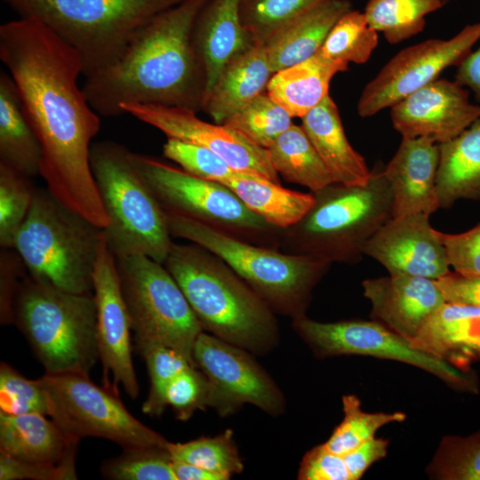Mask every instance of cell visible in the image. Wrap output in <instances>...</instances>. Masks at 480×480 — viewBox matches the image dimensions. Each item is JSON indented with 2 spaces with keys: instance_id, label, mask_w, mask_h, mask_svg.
I'll return each mask as SVG.
<instances>
[{
  "instance_id": "6da1fadb",
  "label": "cell",
  "mask_w": 480,
  "mask_h": 480,
  "mask_svg": "<svg viewBox=\"0 0 480 480\" xmlns=\"http://www.w3.org/2000/svg\"><path fill=\"white\" fill-rule=\"evenodd\" d=\"M0 59L42 148L39 175L61 204L104 229L108 218L90 164L100 127L77 80V52L35 18L0 26Z\"/></svg>"
},
{
  "instance_id": "7a4b0ae2",
  "label": "cell",
  "mask_w": 480,
  "mask_h": 480,
  "mask_svg": "<svg viewBox=\"0 0 480 480\" xmlns=\"http://www.w3.org/2000/svg\"><path fill=\"white\" fill-rule=\"evenodd\" d=\"M208 1L185 0L158 13L113 64L84 77L82 88L92 109L103 117L123 115L126 103L203 110L206 74L193 30Z\"/></svg>"
},
{
  "instance_id": "3957f363",
  "label": "cell",
  "mask_w": 480,
  "mask_h": 480,
  "mask_svg": "<svg viewBox=\"0 0 480 480\" xmlns=\"http://www.w3.org/2000/svg\"><path fill=\"white\" fill-rule=\"evenodd\" d=\"M203 331L252 353L278 340L274 311L221 258L200 244L173 243L164 263Z\"/></svg>"
},
{
  "instance_id": "277c9868",
  "label": "cell",
  "mask_w": 480,
  "mask_h": 480,
  "mask_svg": "<svg viewBox=\"0 0 480 480\" xmlns=\"http://www.w3.org/2000/svg\"><path fill=\"white\" fill-rule=\"evenodd\" d=\"M315 202L297 223L282 229L279 250L330 263L355 264L365 243L392 217L393 195L383 169L364 186L332 182L311 192Z\"/></svg>"
},
{
  "instance_id": "5b68a950",
  "label": "cell",
  "mask_w": 480,
  "mask_h": 480,
  "mask_svg": "<svg viewBox=\"0 0 480 480\" xmlns=\"http://www.w3.org/2000/svg\"><path fill=\"white\" fill-rule=\"evenodd\" d=\"M164 213L172 237L200 244L221 258L275 314L292 319L305 315L314 288L332 265L314 256L253 244L196 220Z\"/></svg>"
},
{
  "instance_id": "8992f818",
  "label": "cell",
  "mask_w": 480,
  "mask_h": 480,
  "mask_svg": "<svg viewBox=\"0 0 480 480\" xmlns=\"http://www.w3.org/2000/svg\"><path fill=\"white\" fill-rule=\"evenodd\" d=\"M20 17L35 18L79 54L92 76L123 53L158 13L185 0H3Z\"/></svg>"
},
{
  "instance_id": "52a82bcc",
  "label": "cell",
  "mask_w": 480,
  "mask_h": 480,
  "mask_svg": "<svg viewBox=\"0 0 480 480\" xmlns=\"http://www.w3.org/2000/svg\"><path fill=\"white\" fill-rule=\"evenodd\" d=\"M13 323L45 373L89 375L100 360L93 293L68 292L25 276L15 297Z\"/></svg>"
},
{
  "instance_id": "ba28073f",
  "label": "cell",
  "mask_w": 480,
  "mask_h": 480,
  "mask_svg": "<svg viewBox=\"0 0 480 480\" xmlns=\"http://www.w3.org/2000/svg\"><path fill=\"white\" fill-rule=\"evenodd\" d=\"M103 229L70 210L46 188H35L13 249L36 281L61 291L92 294Z\"/></svg>"
},
{
  "instance_id": "9c48e42d",
  "label": "cell",
  "mask_w": 480,
  "mask_h": 480,
  "mask_svg": "<svg viewBox=\"0 0 480 480\" xmlns=\"http://www.w3.org/2000/svg\"><path fill=\"white\" fill-rule=\"evenodd\" d=\"M90 164L108 218L103 232L115 257L141 254L164 264L172 236L165 213L133 164L131 151L110 140L93 143Z\"/></svg>"
},
{
  "instance_id": "30bf717a",
  "label": "cell",
  "mask_w": 480,
  "mask_h": 480,
  "mask_svg": "<svg viewBox=\"0 0 480 480\" xmlns=\"http://www.w3.org/2000/svg\"><path fill=\"white\" fill-rule=\"evenodd\" d=\"M131 157L164 212L279 250L282 229L251 211L226 185L196 177L151 156L131 151Z\"/></svg>"
},
{
  "instance_id": "8fae6325",
  "label": "cell",
  "mask_w": 480,
  "mask_h": 480,
  "mask_svg": "<svg viewBox=\"0 0 480 480\" xmlns=\"http://www.w3.org/2000/svg\"><path fill=\"white\" fill-rule=\"evenodd\" d=\"M116 260L135 341L161 342L196 367L193 348L203 328L164 265L141 254Z\"/></svg>"
},
{
  "instance_id": "7c38bea8",
  "label": "cell",
  "mask_w": 480,
  "mask_h": 480,
  "mask_svg": "<svg viewBox=\"0 0 480 480\" xmlns=\"http://www.w3.org/2000/svg\"><path fill=\"white\" fill-rule=\"evenodd\" d=\"M37 380L48 398L49 416L69 438L100 437L124 449L167 448L169 441L132 416L117 393L96 385L89 375L45 373Z\"/></svg>"
},
{
  "instance_id": "4fadbf2b",
  "label": "cell",
  "mask_w": 480,
  "mask_h": 480,
  "mask_svg": "<svg viewBox=\"0 0 480 480\" xmlns=\"http://www.w3.org/2000/svg\"><path fill=\"white\" fill-rule=\"evenodd\" d=\"M292 327L318 356L361 355L396 360L428 372L455 389L477 390L476 377L468 370L418 349L378 321L321 323L305 314L292 319Z\"/></svg>"
},
{
  "instance_id": "5bb4252c",
  "label": "cell",
  "mask_w": 480,
  "mask_h": 480,
  "mask_svg": "<svg viewBox=\"0 0 480 480\" xmlns=\"http://www.w3.org/2000/svg\"><path fill=\"white\" fill-rule=\"evenodd\" d=\"M193 358L209 381L208 406L220 416L234 413L244 404L274 416L283 413L281 390L248 350L203 331L195 341Z\"/></svg>"
},
{
  "instance_id": "9a60e30c",
  "label": "cell",
  "mask_w": 480,
  "mask_h": 480,
  "mask_svg": "<svg viewBox=\"0 0 480 480\" xmlns=\"http://www.w3.org/2000/svg\"><path fill=\"white\" fill-rule=\"evenodd\" d=\"M480 39V22L467 25L449 39H429L396 53L364 88L357 102L361 117H370L437 79L459 64Z\"/></svg>"
},
{
  "instance_id": "2e32d148",
  "label": "cell",
  "mask_w": 480,
  "mask_h": 480,
  "mask_svg": "<svg viewBox=\"0 0 480 480\" xmlns=\"http://www.w3.org/2000/svg\"><path fill=\"white\" fill-rule=\"evenodd\" d=\"M92 284L103 387L118 394L121 385L131 398L136 399L140 386L132 357L131 322L116 257L107 244L104 232L99 244Z\"/></svg>"
},
{
  "instance_id": "e0dca14e",
  "label": "cell",
  "mask_w": 480,
  "mask_h": 480,
  "mask_svg": "<svg viewBox=\"0 0 480 480\" xmlns=\"http://www.w3.org/2000/svg\"><path fill=\"white\" fill-rule=\"evenodd\" d=\"M130 114L166 135L204 147L225 159L236 171L257 174L280 184L268 150L251 141L234 129L205 122L196 111L185 108L155 104L126 103L121 106Z\"/></svg>"
},
{
  "instance_id": "ac0fdd59",
  "label": "cell",
  "mask_w": 480,
  "mask_h": 480,
  "mask_svg": "<svg viewBox=\"0 0 480 480\" xmlns=\"http://www.w3.org/2000/svg\"><path fill=\"white\" fill-rule=\"evenodd\" d=\"M393 127L406 138L446 142L480 117V105L456 81L437 78L390 107Z\"/></svg>"
},
{
  "instance_id": "d6986e66",
  "label": "cell",
  "mask_w": 480,
  "mask_h": 480,
  "mask_svg": "<svg viewBox=\"0 0 480 480\" xmlns=\"http://www.w3.org/2000/svg\"><path fill=\"white\" fill-rule=\"evenodd\" d=\"M433 229L425 213L392 217L365 243L363 253L384 266L390 276L436 280L450 271V266Z\"/></svg>"
},
{
  "instance_id": "ffe728a7",
  "label": "cell",
  "mask_w": 480,
  "mask_h": 480,
  "mask_svg": "<svg viewBox=\"0 0 480 480\" xmlns=\"http://www.w3.org/2000/svg\"><path fill=\"white\" fill-rule=\"evenodd\" d=\"M362 287L371 317L410 341L445 302L435 281L425 277L389 275L366 279Z\"/></svg>"
},
{
  "instance_id": "44dd1931",
  "label": "cell",
  "mask_w": 480,
  "mask_h": 480,
  "mask_svg": "<svg viewBox=\"0 0 480 480\" xmlns=\"http://www.w3.org/2000/svg\"><path fill=\"white\" fill-rule=\"evenodd\" d=\"M438 144L428 138L402 137L383 169L393 195V217L431 215L440 207L436 193Z\"/></svg>"
},
{
  "instance_id": "7402d4cb",
  "label": "cell",
  "mask_w": 480,
  "mask_h": 480,
  "mask_svg": "<svg viewBox=\"0 0 480 480\" xmlns=\"http://www.w3.org/2000/svg\"><path fill=\"white\" fill-rule=\"evenodd\" d=\"M42 413H0V452L38 465L76 463L79 442Z\"/></svg>"
},
{
  "instance_id": "603a6c76",
  "label": "cell",
  "mask_w": 480,
  "mask_h": 480,
  "mask_svg": "<svg viewBox=\"0 0 480 480\" xmlns=\"http://www.w3.org/2000/svg\"><path fill=\"white\" fill-rule=\"evenodd\" d=\"M411 343L463 369L480 358V308L444 302L426 320Z\"/></svg>"
},
{
  "instance_id": "cb8c5ba5",
  "label": "cell",
  "mask_w": 480,
  "mask_h": 480,
  "mask_svg": "<svg viewBox=\"0 0 480 480\" xmlns=\"http://www.w3.org/2000/svg\"><path fill=\"white\" fill-rule=\"evenodd\" d=\"M240 4L209 0L196 20L193 39L205 69V99L225 64L253 44L242 26Z\"/></svg>"
},
{
  "instance_id": "d4e9b609",
  "label": "cell",
  "mask_w": 480,
  "mask_h": 480,
  "mask_svg": "<svg viewBox=\"0 0 480 480\" xmlns=\"http://www.w3.org/2000/svg\"><path fill=\"white\" fill-rule=\"evenodd\" d=\"M301 127L324 164L333 182L364 186L372 171L350 145L337 105L327 95L301 117Z\"/></svg>"
},
{
  "instance_id": "484cf974",
  "label": "cell",
  "mask_w": 480,
  "mask_h": 480,
  "mask_svg": "<svg viewBox=\"0 0 480 480\" xmlns=\"http://www.w3.org/2000/svg\"><path fill=\"white\" fill-rule=\"evenodd\" d=\"M273 74L265 45L253 43L222 68L205 99L203 111L214 123L223 124L243 106L264 92Z\"/></svg>"
},
{
  "instance_id": "4316f807",
  "label": "cell",
  "mask_w": 480,
  "mask_h": 480,
  "mask_svg": "<svg viewBox=\"0 0 480 480\" xmlns=\"http://www.w3.org/2000/svg\"><path fill=\"white\" fill-rule=\"evenodd\" d=\"M351 9L348 0H325L277 29L264 44L272 72L316 54L337 20Z\"/></svg>"
},
{
  "instance_id": "83f0119b",
  "label": "cell",
  "mask_w": 480,
  "mask_h": 480,
  "mask_svg": "<svg viewBox=\"0 0 480 480\" xmlns=\"http://www.w3.org/2000/svg\"><path fill=\"white\" fill-rule=\"evenodd\" d=\"M348 63L332 60L320 50L310 58L274 73L267 93L293 117L301 118L327 95L332 77Z\"/></svg>"
},
{
  "instance_id": "f1b7e54d",
  "label": "cell",
  "mask_w": 480,
  "mask_h": 480,
  "mask_svg": "<svg viewBox=\"0 0 480 480\" xmlns=\"http://www.w3.org/2000/svg\"><path fill=\"white\" fill-rule=\"evenodd\" d=\"M436 193L439 207L480 199V117L455 138L438 144Z\"/></svg>"
},
{
  "instance_id": "f546056e",
  "label": "cell",
  "mask_w": 480,
  "mask_h": 480,
  "mask_svg": "<svg viewBox=\"0 0 480 480\" xmlns=\"http://www.w3.org/2000/svg\"><path fill=\"white\" fill-rule=\"evenodd\" d=\"M43 151L11 75L0 72V163L20 173L39 174Z\"/></svg>"
},
{
  "instance_id": "4dcf8cb0",
  "label": "cell",
  "mask_w": 480,
  "mask_h": 480,
  "mask_svg": "<svg viewBox=\"0 0 480 480\" xmlns=\"http://www.w3.org/2000/svg\"><path fill=\"white\" fill-rule=\"evenodd\" d=\"M222 184L253 212L281 229L300 221L315 202L312 193L285 188L262 176L236 171Z\"/></svg>"
},
{
  "instance_id": "1f68e13d",
  "label": "cell",
  "mask_w": 480,
  "mask_h": 480,
  "mask_svg": "<svg viewBox=\"0 0 480 480\" xmlns=\"http://www.w3.org/2000/svg\"><path fill=\"white\" fill-rule=\"evenodd\" d=\"M268 150L274 169L287 182L311 192L333 182L301 125L293 124Z\"/></svg>"
},
{
  "instance_id": "d6a6232c",
  "label": "cell",
  "mask_w": 480,
  "mask_h": 480,
  "mask_svg": "<svg viewBox=\"0 0 480 480\" xmlns=\"http://www.w3.org/2000/svg\"><path fill=\"white\" fill-rule=\"evenodd\" d=\"M444 5L442 0H369L364 12L373 29L398 44L420 33L426 16Z\"/></svg>"
},
{
  "instance_id": "836d02e7",
  "label": "cell",
  "mask_w": 480,
  "mask_h": 480,
  "mask_svg": "<svg viewBox=\"0 0 480 480\" xmlns=\"http://www.w3.org/2000/svg\"><path fill=\"white\" fill-rule=\"evenodd\" d=\"M222 124L268 149L293 123L291 115L264 92L231 115Z\"/></svg>"
},
{
  "instance_id": "e575fe53",
  "label": "cell",
  "mask_w": 480,
  "mask_h": 480,
  "mask_svg": "<svg viewBox=\"0 0 480 480\" xmlns=\"http://www.w3.org/2000/svg\"><path fill=\"white\" fill-rule=\"evenodd\" d=\"M378 42V32L369 25L364 12L351 9L332 28L320 51L334 60L364 64Z\"/></svg>"
},
{
  "instance_id": "d590c367",
  "label": "cell",
  "mask_w": 480,
  "mask_h": 480,
  "mask_svg": "<svg viewBox=\"0 0 480 480\" xmlns=\"http://www.w3.org/2000/svg\"><path fill=\"white\" fill-rule=\"evenodd\" d=\"M173 460L191 463L228 479L240 473L244 465L231 429L213 437H200L187 443H168Z\"/></svg>"
},
{
  "instance_id": "8d00e7d4",
  "label": "cell",
  "mask_w": 480,
  "mask_h": 480,
  "mask_svg": "<svg viewBox=\"0 0 480 480\" xmlns=\"http://www.w3.org/2000/svg\"><path fill=\"white\" fill-rule=\"evenodd\" d=\"M344 418L334 428L330 438L324 443L332 452L344 455L363 443L375 437L379 428L391 422H402L406 415L402 412H365L355 395L342 397Z\"/></svg>"
},
{
  "instance_id": "74e56055",
  "label": "cell",
  "mask_w": 480,
  "mask_h": 480,
  "mask_svg": "<svg viewBox=\"0 0 480 480\" xmlns=\"http://www.w3.org/2000/svg\"><path fill=\"white\" fill-rule=\"evenodd\" d=\"M148 369L150 388L142 412L150 416H160L167 404L165 393L172 380L188 366L185 357L168 346L152 340H136Z\"/></svg>"
},
{
  "instance_id": "f35d334b",
  "label": "cell",
  "mask_w": 480,
  "mask_h": 480,
  "mask_svg": "<svg viewBox=\"0 0 480 480\" xmlns=\"http://www.w3.org/2000/svg\"><path fill=\"white\" fill-rule=\"evenodd\" d=\"M426 473L438 480H480V430L465 437L444 436Z\"/></svg>"
},
{
  "instance_id": "ab89813d",
  "label": "cell",
  "mask_w": 480,
  "mask_h": 480,
  "mask_svg": "<svg viewBox=\"0 0 480 480\" xmlns=\"http://www.w3.org/2000/svg\"><path fill=\"white\" fill-rule=\"evenodd\" d=\"M325 0H241L242 26L252 43L265 44L281 27Z\"/></svg>"
},
{
  "instance_id": "60d3db41",
  "label": "cell",
  "mask_w": 480,
  "mask_h": 480,
  "mask_svg": "<svg viewBox=\"0 0 480 480\" xmlns=\"http://www.w3.org/2000/svg\"><path fill=\"white\" fill-rule=\"evenodd\" d=\"M35 188L28 177L0 163V244L13 248L29 212Z\"/></svg>"
},
{
  "instance_id": "b9f144b4",
  "label": "cell",
  "mask_w": 480,
  "mask_h": 480,
  "mask_svg": "<svg viewBox=\"0 0 480 480\" xmlns=\"http://www.w3.org/2000/svg\"><path fill=\"white\" fill-rule=\"evenodd\" d=\"M101 472L114 480H177L164 447L124 449L121 455L103 463Z\"/></svg>"
},
{
  "instance_id": "7bdbcfd3",
  "label": "cell",
  "mask_w": 480,
  "mask_h": 480,
  "mask_svg": "<svg viewBox=\"0 0 480 480\" xmlns=\"http://www.w3.org/2000/svg\"><path fill=\"white\" fill-rule=\"evenodd\" d=\"M42 413L49 416L45 391L37 380H28L8 364L0 365V413Z\"/></svg>"
},
{
  "instance_id": "ee69618b",
  "label": "cell",
  "mask_w": 480,
  "mask_h": 480,
  "mask_svg": "<svg viewBox=\"0 0 480 480\" xmlns=\"http://www.w3.org/2000/svg\"><path fill=\"white\" fill-rule=\"evenodd\" d=\"M163 154L185 172L207 180L223 183L236 172L213 151L172 138H167L163 146Z\"/></svg>"
},
{
  "instance_id": "f6af8a7d",
  "label": "cell",
  "mask_w": 480,
  "mask_h": 480,
  "mask_svg": "<svg viewBox=\"0 0 480 480\" xmlns=\"http://www.w3.org/2000/svg\"><path fill=\"white\" fill-rule=\"evenodd\" d=\"M210 386L204 373L197 367L188 366L170 382L166 393V404L175 417L188 420L196 410L208 406Z\"/></svg>"
},
{
  "instance_id": "bcb514c9",
  "label": "cell",
  "mask_w": 480,
  "mask_h": 480,
  "mask_svg": "<svg viewBox=\"0 0 480 480\" xmlns=\"http://www.w3.org/2000/svg\"><path fill=\"white\" fill-rule=\"evenodd\" d=\"M444 245L447 261L454 271L468 276H480V223L468 231L449 234L433 229Z\"/></svg>"
},
{
  "instance_id": "7dc6e473",
  "label": "cell",
  "mask_w": 480,
  "mask_h": 480,
  "mask_svg": "<svg viewBox=\"0 0 480 480\" xmlns=\"http://www.w3.org/2000/svg\"><path fill=\"white\" fill-rule=\"evenodd\" d=\"M298 479L351 480L342 455L330 452L324 444L305 453L300 462Z\"/></svg>"
},
{
  "instance_id": "c3c4849f",
  "label": "cell",
  "mask_w": 480,
  "mask_h": 480,
  "mask_svg": "<svg viewBox=\"0 0 480 480\" xmlns=\"http://www.w3.org/2000/svg\"><path fill=\"white\" fill-rule=\"evenodd\" d=\"M76 478V463L60 465L31 464L0 452L1 480H74Z\"/></svg>"
},
{
  "instance_id": "681fc988",
  "label": "cell",
  "mask_w": 480,
  "mask_h": 480,
  "mask_svg": "<svg viewBox=\"0 0 480 480\" xmlns=\"http://www.w3.org/2000/svg\"><path fill=\"white\" fill-rule=\"evenodd\" d=\"M0 262V315L1 323H13V305L23 278L25 266L21 258L12 248H2Z\"/></svg>"
},
{
  "instance_id": "f907efd6",
  "label": "cell",
  "mask_w": 480,
  "mask_h": 480,
  "mask_svg": "<svg viewBox=\"0 0 480 480\" xmlns=\"http://www.w3.org/2000/svg\"><path fill=\"white\" fill-rule=\"evenodd\" d=\"M445 302L480 308V276L448 271L434 280Z\"/></svg>"
},
{
  "instance_id": "816d5d0a",
  "label": "cell",
  "mask_w": 480,
  "mask_h": 480,
  "mask_svg": "<svg viewBox=\"0 0 480 480\" xmlns=\"http://www.w3.org/2000/svg\"><path fill=\"white\" fill-rule=\"evenodd\" d=\"M388 440L373 437L342 455L351 480L360 479L374 462L388 452Z\"/></svg>"
},
{
  "instance_id": "f5cc1de1",
  "label": "cell",
  "mask_w": 480,
  "mask_h": 480,
  "mask_svg": "<svg viewBox=\"0 0 480 480\" xmlns=\"http://www.w3.org/2000/svg\"><path fill=\"white\" fill-rule=\"evenodd\" d=\"M457 68L455 81L468 88L480 105V47L470 52Z\"/></svg>"
},
{
  "instance_id": "db71d44e",
  "label": "cell",
  "mask_w": 480,
  "mask_h": 480,
  "mask_svg": "<svg viewBox=\"0 0 480 480\" xmlns=\"http://www.w3.org/2000/svg\"><path fill=\"white\" fill-rule=\"evenodd\" d=\"M172 469L177 480H227L222 475L213 473L199 466L172 460Z\"/></svg>"
},
{
  "instance_id": "11a10c76",
  "label": "cell",
  "mask_w": 480,
  "mask_h": 480,
  "mask_svg": "<svg viewBox=\"0 0 480 480\" xmlns=\"http://www.w3.org/2000/svg\"><path fill=\"white\" fill-rule=\"evenodd\" d=\"M442 2H443L444 4H446L449 2V0H442Z\"/></svg>"
}]
</instances>
